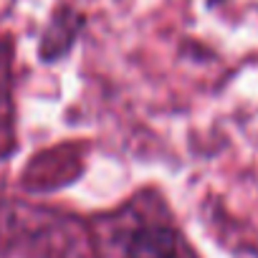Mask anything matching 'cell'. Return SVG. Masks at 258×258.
<instances>
[{
	"mask_svg": "<svg viewBox=\"0 0 258 258\" xmlns=\"http://www.w3.org/2000/svg\"><path fill=\"white\" fill-rule=\"evenodd\" d=\"M177 238L165 225L140 228L124 245V258H175Z\"/></svg>",
	"mask_w": 258,
	"mask_h": 258,
	"instance_id": "6da1fadb",
	"label": "cell"
}]
</instances>
